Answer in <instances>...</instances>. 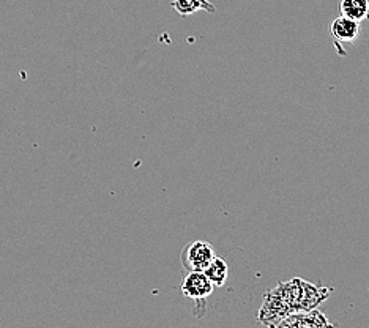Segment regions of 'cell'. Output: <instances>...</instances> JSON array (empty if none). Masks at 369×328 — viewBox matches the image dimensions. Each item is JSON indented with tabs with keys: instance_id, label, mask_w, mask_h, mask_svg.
Listing matches in <instances>:
<instances>
[{
	"instance_id": "cell-1",
	"label": "cell",
	"mask_w": 369,
	"mask_h": 328,
	"mask_svg": "<svg viewBox=\"0 0 369 328\" xmlns=\"http://www.w3.org/2000/svg\"><path fill=\"white\" fill-rule=\"evenodd\" d=\"M215 249L205 240H196L184 247L182 253V264L188 271H205L215 259Z\"/></svg>"
},
{
	"instance_id": "cell-2",
	"label": "cell",
	"mask_w": 369,
	"mask_h": 328,
	"mask_svg": "<svg viewBox=\"0 0 369 328\" xmlns=\"http://www.w3.org/2000/svg\"><path fill=\"white\" fill-rule=\"evenodd\" d=\"M330 37L339 55H347L344 45H352L360 37V23L346 16H338L330 24Z\"/></svg>"
},
{
	"instance_id": "cell-3",
	"label": "cell",
	"mask_w": 369,
	"mask_h": 328,
	"mask_svg": "<svg viewBox=\"0 0 369 328\" xmlns=\"http://www.w3.org/2000/svg\"><path fill=\"white\" fill-rule=\"evenodd\" d=\"M213 290H215V285L204 271H188L182 283V294L197 303L210 297Z\"/></svg>"
},
{
	"instance_id": "cell-4",
	"label": "cell",
	"mask_w": 369,
	"mask_h": 328,
	"mask_svg": "<svg viewBox=\"0 0 369 328\" xmlns=\"http://www.w3.org/2000/svg\"><path fill=\"white\" fill-rule=\"evenodd\" d=\"M331 289L321 288L312 283L304 281V292H303V305H302V312H309L316 310L324 300L329 298Z\"/></svg>"
},
{
	"instance_id": "cell-5",
	"label": "cell",
	"mask_w": 369,
	"mask_h": 328,
	"mask_svg": "<svg viewBox=\"0 0 369 328\" xmlns=\"http://www.w3.org/2000/svg\"><path fill=\"white\" fill-rule=\"evenodd\" d=\"M170 6L180 16H191L201 10L207 13H216V6L210 4V0H172Z\"/></svg>"
},
{
	"instance_id": "cell-6",
	"label": "cell",
	"mask_w": 369,
	"mask_h": 328,
	"mask_svg": "<svg viewBox=\"0 0 369 328\" xmlns=\"http://www.w3.org/2000/svg\"><path fill=\"white\" fill-rule=\"evenodd\" d=\"M341 16L351 18L357 23L369 19V0H341Z\"/></svg>"
},
{
	"instance_id": "cell-7",
	"label": "cell",
	"mask_w": 369,
	"mask_h": 328,
	"mask_svg": "<svg viewBox=\"0 0 369 328\" xmlns=\"http://www.w3.org/2000/svg\"><path fill=\"white\" fill-rule=\"evenodd\" d=\"M297 328H333V324L321 311L312 310L309 312L294 314Z\"/></svg>"
},
{
	"instance_id": "cell-8",
	"label": "cell",
	"mask_w": 369,
	"mask_h": 328,
	"mask_svg": "<svg viewBox=\"0 0 369 328\" xmlns=\"http://www.w3.org/2000/svg\"><path fill=\"white\" fill-rule=\"evenodd\" d=\"M205 275L209 276L210 281L213 283L215 288H221L227 281V275H229V267H227L226 261H223L221 257H215L213 262L209 265L204 271Z\"/></svg>"
}]
</instances>
